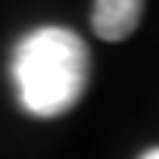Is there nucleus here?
<instances>
[{"instance_id": "nucleus-1", "label": "nucleus", "mask_w": 159, "mask_h": 159, "mask_svg": "<svg viewBox=\"0 0 159 159\" xmlns=\"http://www.w3.org/2000/svg\"><path fill=\"white\" fill-rule=\"evenodd\" d=\"M88 44L69 28L44 25L28 31L13 50V81L25 112L56 119L69 112L88 84Z\"/></svg>"}, {"instance_id": "nucleus-2", "label": "nucleus", "mask_w": 159, "mask_h": 159, "mask_svg": "<svg viewBox=\"0 0 159 159\" xmlns=\"http://www.w3.org/2000/svg\"><path fill=\"white\" fill-rule=\"evenodd\" d=\"M140 13H143L140 0H100V3H94L91 25H94L97 38H103V41H122V38H128L137 28Z\"/></svg>"}, {"instance_id": "nucleus-3", "label": "nucleus", "mask_w": 159, "mask_h": 159, "mask_svg": "<svg viewBox=\"0 0 159 159\" xmlns=\"http://www.w3.org/2000/svg\"><path fill=\"white\" fill-rule=\"evenodd\" d=\"M140 159H159V147H156V150H147Z\"/></svg>"}]
</instances>
